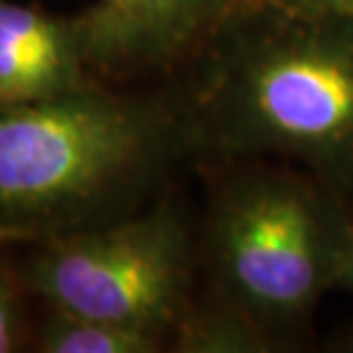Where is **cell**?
<instances>
[{"label": "cell", "instance_id": "ba28073f", "mask_svg": "<svg viewBox=\"0 0 353 353\" xmlns=\"http://www.w3.org/2000/svg\"><path fill=\"white\" fill-rule=\"evenodd\" d=\"M0 250V353H19L32 349L34 316L30 303L34 301L21 266L14 264Z\"/></svg>", "mask_w": 353, "mask_h": 353}, {"label": "cell", "instance_id": "52a82bcc", "mask_svg": "<svg viewBox=\"0 0 353 353\" xmlns=\"http://www.w3.org/2000/svg\"><path fill=\"white\" fill-rule=\"evenodd\" d=\"M168 340L150 330L46 307L34 323L32 351L39 353H157Z\"/></svg>", "mask_w": 353, "mask_h": 353}, {"label": "cell", "instance_id": "30bf717a", "mask_svg": "<svg viewBox=\"0 0 353 353\" xmlns=\"http://www.w3.org/2000/svg\"><path fill=\"white\" fill-rule=\"evenodd\" d=\"M337 285L353 289V225H349V232H347V243H344L340 273H337Z\"/></svg>", "mask_w": 353, "mask_h": 353}, {"label": "cell", "instance_id": "277c9868", "mask_svg": "<svg viewBox=\"0 0 353 353\" xmlns=\"http://www.w3.org/2000/svg\"><path fill=\"white\" fill-rule=\"evenodd\" d=\"M21 273L32 299L165 340L188 314L190 241L168 207L112 218L26 245Z\"/></svg>", "mask_w": 353, "mask_h": 353}, {"label": "cell", "instance_id": "3957f363", "mask_svg": "<svg viewBox=\"0 0 353 353\" xmlns=\"http://www.w3.org/2000/svg\"><path fill=\"white\" fill-rule=\"evenodd\" d=\"M349 225L312 181L255 174L218 197L209 225L216 278L259 330L296 323L337 285Z\"/></svg>", "mask_w": 353, "mask_h": 353}, {"label": "cell", "instance_id": "8992f818", "mask_svg": "<svg viewBox=\"0 0 353 353\" xmlns=\"http://www.w3.org/2000/svg\"><path fill=\"white\" fill-rule=\"evenodd\" d=\"M94 83L76 17L0 0V108L62 97Z\"/></svg>", "mask_w": 353, "mask_h": 353}, {"label": "cell", "instance_id": "7a4b0ae2", "mask_svg": "<svg viewBox=\"0 0 353 353\" xmlns=\"http://www.w3.org/2000/svg\"><path fill=\"white\" fill-rule=\"evenodd\" d=\"M181 143L186 112L103 83L0 108V250L112 221Z\"/></svg>", "mask_w": 353, "mask_h": 353}, {"label": "cell", "instance_id": "6da1fadb", "mask_svg": "<svg viewBox=\"0 0 353 353\" xmlns=\"http://www.w3.org/2000/svg\"><path fill=\"white\" fill-rule=\"evenodd\" d=\"M216 46L188 138L228 154H280L353 181V17L239 5Z\"/></svg>", "mask_w": 353, "mask_h": 353}, {"label": "cell", "instance_id": "5b68a950", "mask_svg": "<svg viewBox=\"0 0 353 353\" xmlns=\"http://www.w3.org/2000/svg\"><path fill=\"white\" fill-rule=\"evenodd\" d=\"M239 0H97L74 14L92 79L126 81L204 51Z\"/></svg>", "mask_w": 353, "mask_h": 353}, {"label": "cell", "instance_id": "9c48e42d", "mask_svg": "<svg viewBox=\"0 0 353 353\" xmlns=\"http://www.w3.org/2000/svg\"><path fill=\"white\" fill-rule=\"evenodd\" d=\"M239 5L266 7L296 17H353V0H239Z\"/></svg>", "mask_w": 353, "mask_h": 353}]
</instances>
